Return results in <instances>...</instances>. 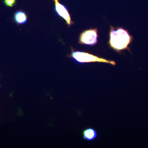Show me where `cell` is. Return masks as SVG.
<instances>
[{
    "label": "cell",
    "mask_w": 148,
    "mask_h": 148,
    "mask_svg": "<svg viewBox=\"0 0 148 148\" xmlns=\"http://www.w3.org/2000/svg\"><path fill=\"white\" fill-rule=\"evenodd\" d=\"M14 19L18 25L24 24L27 21V14L21 10H18L14 13Z\"/></svg>",
    "instance_id": "obj_6"
},
{
    "label": "cell",
    "mask_w": 148,
    "mask_h": 148,
    "mask_svg": "<svg viewBox=\"0 0 148 148\" xmlns=\"http://www.w3.org/2000/svg\"><path fill=\"white\" fill-rule=\"evenodd\" d=\"M68 57L73 58L76 63L79 64L105 63L114 66H116V62L113 60H108L86 51H75L73 47H71V53L68 56Z\"/></svg>",
    "instance_id": "obj_2"
},
{
    "label": "cell",
    "mask_w": 148,
    "mask_h": 148,
    "mask_svg": "<svg viewBox=\"0 0 148 148\" xmlns=\"http://www.w3.org/2000/svg\"><path fill=\"white\" fill-rule=\"evenodd\" d=\"M98 29H90L81 33L79 38V43L82 45L93 46L98 42Z\"/></svg>",
    "instance_id": "obj_3"
},
{
    "label": "cell",
    "mask_w": 148,
    "mask_h": 148,
    "mask_svg": "<svg viewBox=\"0 0 148 148\" xmlns=\"http://www.w3.org/2000/svg\"><path fill=\"white\" fill-rule=\"evenodd\" d=\"M109 37L108 44L111 49L120 53L125 50L131 52L129 46L133 42V37L127 29L111 26Z\"/></svg>",
    "instance_id": "obj_1"
},
{
    "label": "cell",
    "mask_w": 148,
    "mask_h": 148,
    "mask_svg": "<svg viewBox=\"0 0 148 148\" xmlns=\"http://www.w3.org/2000/svg\"><path fill=\"white\" fill-rule=\"evenodd\" d=\"M55 5V10L58 16L61 17L66 21L69 27L74 24L72 21L71 16L66 7L59 2V0H53Z\"/></svg>",
    "instance_id": "obj_4"
},
{
    "label": "cell",
    "mask_w": 148,
    "mask_h": 148,
    "mask_svg": "<svg viewBox=\"0 0 148 148\" xmlns=\"http://www.w3.org/2000/svg\"><path fill=\"white\" fill-rule=\"evenodd\" d=\"M4 3L9 7H12L16 4V0H3Z\"/></svg>",
    "instance_id": "obj_7"
},
{
    "label": "cell",
    "mask_w": 148,
    "mask_h": 148,
    "mask_svg": "<svg viewBox=\"0 0 148 148\" xmlns=\"http://www.w3.org/2000/svg\"><path fill=\"white\" fill-rule=\"evenodd\" d=\"M82 135L84 140L88 141H92L96 139L98 134L95 129L89 127L84 130Z\"/></svg>",
    "instance_id": "obj_5"
}]
</instances>
